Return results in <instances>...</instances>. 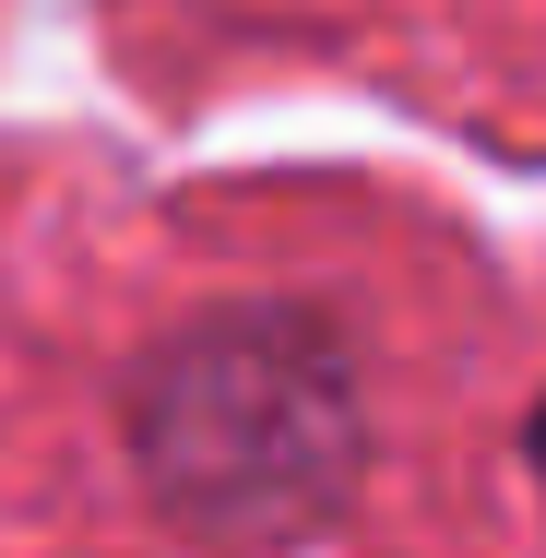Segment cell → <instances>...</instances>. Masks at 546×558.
<instances>
[{"instance_id": "2", "label": "cell", "mask_w": 546, "mask_h": 558, "mask_svg": "<svg viewBox=\"0 0 546 558\" xmlns=\"http://www.w3.org/2000/svg\"><path fill=\"white\" fill-rule=\"evenodd\" d=\"M535 487H546V404H535Z\"/></svg>"}, {"instance_id": "1", "label": "cell", "mask_w": 546, "mask_h": 558, "mask_svg": "<svg viewBox=\"0 0 546 558\" xmlns=\"http://www.w3.org/2000/svg\"><path fill=\"white\" fill-rule=\"evenodd\" d=\"M131 440L143 475L226 535H286L321 523L344 463H356V404H344V356L286 310H238L179 333L143 392H131Z\"/></svg>"}]
</instances>
